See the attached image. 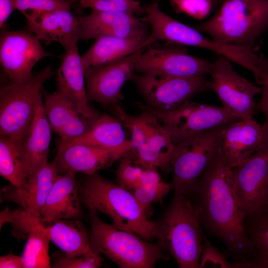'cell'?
I'll use <instances>...</instances> for the list:
<instances>
[{
    "label": "cell",
    "mask_w": 268,
    "mask_h": 268,
    "mask_svg": "<svg viewBox=\"0 0 268 268\" xmlns=\"http://www.w3.org/2000/svg\"><path fill=\"white\" fill-rule=\"evenodd\" d=\"M191 195L201 223L219 238L237 262L245 267L252 262L254 251L247 234L244 214L233 184L231 169L219 153L199 180Z\"/></svg>",
    "instance_id": "obj_1"
},
{
    "label": "cell",
    "mask_w": 268,
    "mask_h": 268,
    "mask_svg": "<svg viewBox=\"0 0 268 268\" xmlns=\"http://www.w3.org/2000/svg\"><path fill=\"white\" fill-rule=\"evenodd\" d=\"M78 192L81 202L88 209L109 216L120 229L148 241L156 238V222L148 219L146 210L132 192L97 173L86 175Z\"/></svg>",
    "instance_id": "obj_2"
},
{
    "label": "cell",
    "mask_w": 268,
    "mask_h": 268,
    "mask_svg": "<svg viewBox=\"0 0 268 268\" xmlns=\"http://www.w3.org/2000/svg\"><path fill=\"white\" fill-rule=\"evenodd\" d=\"M157 223V244L181 268H199L204 236L193 203L188 196L174 193Z\"/></svg>",
    "instance_id": "obj_3"
},
{
    "label": "cell",
    "mask_w": 268,
    "mask_h": 268,
    "mask_svg": "<svg viewBox=\"0 0 268 268\" xmlns=\"http://www.w3.org/2000/svg\"><path fill=\"white\" fill-rule=\"evenodd\" d=\"M90 221V243L92 250L104 255L122 268H151L169 257L157 244L120 229L100 219L97 212L88 209Z\"/></svg>",
    "instance_id": "obj_4"
},
{
    "label": "cell",
    "mask_w": 268,
    "mask_h": 268,
    "mask_svg": "<svg viewBox=\"0 0 268 268\" xmlns=\"http://www.w3.org/2000/svg\"><path fill=\"white\" fill-rule=\"evenodd\" d=\"M268 26V0H224L211 18L195 26L221 43L248 46Z\"/></svg>",
    "instance_id": "obj_5"
},
{
    "label": "cell",
    "mask_w": 268,
    "mask_h": 268,
    "mask_svg": "<svg viewBox=\"0 0 268 268\" xmlns=\"http://www.w3.org/2000/svg\"><path fill=\"white\" fill-rule=\"evenodd\" d=\"M223 126L194 134L175 145L170 159L174 193L191 195L219 153Z\"/></svg>",
    "instance_id": "obj_6"
},
{
    "label": "cell",
    "mask_w": 268,
    "mask_h": 268,
    "mask_svg": "<svg viewBox=\"0 0 268 268\" xmlns=\"http://www.w3.org/2000/svg\"><path fill=\"white\" fill-rule=\"evenodd\" d=\"M114 106L117 117L131 132L132 156L144 168L171 170L170 159L175 145L157 117L146 109H141L137 116H131L117 104Z\"/></svg>",
    "instance_id": "obj_7"
},
{
    "label": "cell",
    "mask_w": 268,
    "mask_h": 268,
    "mask_svg": "<svg viewBox=\"0 0 268 268\" xmlns=\"http://www.w3.org/2000/svg\"><path fill=\"white\" fill-rule=\"evenodd\" d=\"M54 74L47 66L29 81L8 83L0 91V135L20 141L25 138L34 119L37 100L44 82Z\"/></svg>",
    "instance_id": "obj_8"
},
{
    "label": "cell",
    "mask_w": 268,
    "mask_h": 268,
    "mask_svg": "<svg viewBox=\"0 0 268 268\" xmlns=\"http://www.w3.org/2000/svg\"><path fill=\"white\" fill-rule=\"evenodd\" d=\"M148 107L161 112L172 111L195 95L209 89L202 75L178 76L157 71L133 74L131 79Z\"/></svg>",
    "instance_id": "obj_9"
},
{
    "label": "cell",
    "mask_w": 268,
    "mask_h": 268,
    "mask_svg": "<svg viewBox=\"0 0 268 268\" xmlns=\"http://www.w3.org/2000/svg\"><path fill=\"white\" fill-rule=\"evenodd\" d=\"M140 109L153 113L168 133L174 145L194 134L241 120L224 107L188 100L177 109L161 112L137 102Z\"/></svg>",
    "instance_id": "obj_10"
},
{
    "label": "cell",
    "mask_w": 268,
    "mask_h": 268,
    "mask_svg": "<svg viewBox=\"0 0 268 268\" xmlns=\"http://www.w3.org/2000/svg\"><path fill=\"white\" fill-rule=\"evenodd\" d=\"M29 31H2L0 36V63L11 84L30 80L35 65L51 54Z\"/></svg>",
    "instance_id": "obj_11"
},
{
    "label": "cell",
    "mask_w": 268,
    "mask_h": 268,
    "mask_svg": "<svg viewBox=\"0 0 268 268\" xmlns=\"http://www.w3.org/2000/svg\"><path fill=\"white\" fill-rule=\"evenodd\" d=\"M211 75L209 89L217 94L223 107L241 119L253 117L255 96L261 94L262 87L238 74L230 61L223 56L213 64Z\"/></svg>",
    "instance_id": "obj_12"
},
{
    "label": "cell",
    "mask_w": 268,
    "mask_h": 268,
    "mask_svg": "<svg viewBox=\"0 0 268 268\" xmlns=\"http://www.w3.org/2000/svg\"><path fill=\"white\" fill-rule=\"evenodd\" d=\"M234 190L245 217L263 209L268 194V148L231 169Z\"/></svg>",
    "instance_id": "obj_13"
},
{
    "label": "cell",
    "mask_w": 268,
    "mask_h": 268,
    "mask_svg": "<svg viewBox=\"0 0 268 268\" xmlns=\"http://www.w3.org/2000/svg\"><path fill=\"white\" fill-rule=\"evenodd\" d=\"M144 49L115 62L84 71L88 100L117 104L124 98L121 89L131 79L138 59Z\"/></svg>",
    "instance_id": "obj_14"
},
{
    "label": "cell",
    "mask_w": 268,
    "mask_h": 268,
    "mask_svg": "<svg viewBox=\"0 0 268 268\" xmlns=\"http://www.w3.org/2000/svg\"><path fill=\"white\" fill-rule=\"evenodd\" d=\"M213 64L189 55L182 47H150L140 54L135 71H157L178 76L211 74Z\"/></svg>",
    "instance_id": "obj_15"
},
{
    "label": "cell",
    "mask_w": 268,
    "mask_h": 268,
    "mask_svg": "<svg viewBox=\"0 0 268 268\" xmlns=\"http://www.w3.org/2000/svg\"><path fill=\"white\" fill-rule=\"evenodd\" d=\"M265 141L262 125L253 117L241 119L223 126L219 155L224 163L233 169L263 147Z\"/></svg>",
    "instance_id": "obj_16"
},
{
    "label": "cell",
    "mask_w": 268,
    "mask_h": 268,
    "mask_svg": "<svg viewBox=\"0 0 268 268\" xmlns=\"http://www.w3.org/2000/svg\"><path fill=\"white\" fill-rule=\"evenodd\" d=\"M23 14L27 19L28 31L40 40L58 42L66 50L81 39L80 17L69 10L27 11Z\"/></svg>",
    "instance_id": "obj_17"
},
{
    "label": "cell",
    "mask_w": 268,
    "mask_h": 268,
    "mask_svg": "<svg viewBox=\"0 0 268 268\" xmlns=\"http://www.w3.org/2000/svg\"><path fill=\"white\" fill-rule=\"evenodd\" d=\"M59 173L53 162L45 164L21 187L11 185L2 190V198L18 204L30 216L41 221V210Z\"/></svg>",
    "instance_id": "obj_18"
},
{
    "label": "cell",
    "mask_w": 268,
    "mask_h": 268,
    "mask_svg": "<svg viewBox=\"0 0 268 268\" xmlns=\"http://www.w3.org/2000/svg\"><path fill=\"white\" fill-rule=\"evenodd\" d=\"M129 154L84 144H74L57 150L53 162L59 175L71 172L88 175L109 167Z\"/></svg>",
    "instance_id": "obj_19"
},
{
    "label": "cell",
    "mask_w": 268,
    "mask_h": 268,
    "mask_svg": "<svg viewBox=\"0 0 268 268\" xmlns=\"http://www.w3.org/2000/svg\"><path fill=\"white\" fill-rule=\"evenodd\" d=\"M56 81L57 90L72 101L84 118L94 121L99 117L88 103L84 71L77 45L65 50L57 70Z\"/></svg>",
    "instance_id": "obj_20"
},
{
    "label": "cell",
    "mask_w": 268,
    "mask_h": 268,
    "mask_svg": "<svg viewBox=\"0 0 268 268\" xmlns=\"http://www.w3.org/2000/svg\"><path fill=\"white\" fill-rule=\"evenodd\" d=\"M81 39H97L105 36L126 37L148 31L142 20L134 14L92 10L80 17Z\"/></svg>",
    "instance_id": "obj_21"
},
{
    "label": "cell",
    "mask_w": 268,
    "mask_h": 268,
    "mask_svg": "<svg viewBox=\"0 0 268 268\" xmlns=\"http://www.w3.org/2000/svg\"><path fill=\"white\" fill-rule=\"evenodd\" d=\"M75 174L70 172L58 176L41 209V222L56 219H81L85 217Z\"/></svg>",
    "instance_id": "obj_22"
},
{
    "label": "cell",
    "mask_w": 268,
    "mask_h": 268,
    "mask_svg": "<svg viewBox=\"0 0 268 268\" xmlns=\"http://www.w3.org/2000/svg\"><path fill=\"white\" fill-rule=\"evenodd\" d=\"M121 121L104 114L99 116L82 135L59 143L57 150L74 144H84L105 149L131 154L132 143L129 139Z\"/></svg>",
    "instance_id": "obj_23"
},
{
    "label": "cell",
    "mask_w": 268,
    "mask_h": 268,
    "mask_svg": "<svg viewBox=\"0 0 268 268\" xmlns=\"http://www.w3.org/2000/svg\"><path fill=\"white\" fill-rule=\"evenodd\" d=\"M149 34L148 31L126 37L105 36L96 39L81 56L84 71L115 62L144 49Z\"/></svg>",
    "instance_id": "obj_24"
},
{
    "label": "cell",
    "mask_w": 268,
    "mask_h": 268,
    "mask_svg": "<svg viewBox=\"0 0 268 268\" xmlns=\"http://www.w3.org/2000/svg\"><path fill=\"white\" fill-rule=\"evenodd\" d=\"M42 93L38 97L34 119L23 141L28 177L48 162L52 128L45 111Z\"/></svg>",
    "instance_id": "obj_25"
},
{
    "label": "cell",
    "mask_w": 268,
    "mask_h": 268,
    "mask_svg": "<svg viewBox=\"0 0 268 268\" xmlns=\"http://www.w3.org/2000/svg\"><path fill=\"white\" fill-rule=\"evenodd\" d=\"M41 223L50 241L62 251L65 256L74 257L92 251L90 233L80 219H56Z\"/></svg>",
    "instance_id": "obj_26"
},
{
    "label": "cell",
    "mask_w": 268,
    "mask_h": 268,
    "mask_svg": "<svg viewBox=\"0 0 268 268\" xmlns=\"http://www.w3.org/2000/svg\"><path fill=\"white\" fill-rule=\"evenodd\" d=\"M23 141L0 137V174L15 187L23 186L28 177Z\"/></svg>",
    "instance_id": "obj_27"
},
{
    "label": "cell",
    "mask_w": 268,
    "mask_h": 268,
    "mask_svg": "<svg viewBox=\"0 0 268 268\" xmlns=\"http://www.w3.org/2000/svg\"><path fill=\"white\" fill-rule=\"evenodd\" d=\"M244 226L254 251L247 268H268V213L260 211L247 216Z\"/></svg>",
    "instance_id": "obj_28"
},
{
    "label": "cell",
    "mask_w": 268,
    "mask_h": 268,
    "mask_svg": "<svg viewBox=\"0 0 268 268\" xmlns=\"http://www.w3.org/2000/svg\"><path fill=\"white\" fill-rule=\"evenodd\" d=\"M50 239L44 226L39 222L34 226L27 237L21 257L24 268H50L49 255Z\"/></svg>",
    "instance_id": "obj_29"
},
{
    "label": "cell",
    "mask_w": 268,
    "mask_h": 268,
    "mask_svg": "<svg viewBox=\"0 0 268 268\" xmlns=\"http://www.w3.org/2000/svg\"><path fill=\"white\" fill-rule=\"evenodd\" d=\"M172 189L171 183L164 182L156 167L145 169L139 185L132 192L147 210L153 203L161 202Z\"/></svg>",
    "instance_id": "obj_30"
},
{
    "label": "cell",
    "mask_w": 268,
    "mask_h": 268,
    "mask_svg": "<svg viewBox=\"0 0 268 268\" xmlns=\"http://www.w3.org/2000/svg\"><path fill=\"white\" fill-rule=\"evenodd\" d=\"M43 93L46 116L52 130L59 134L70 119L79 113L72 101L57 90L52 93L44 91Z\"/></svg>",
    "instance_id": "obj_31"
},
{
    "label": "cell",
    "mask_w": 268,
    "mask_h": 268,
    "mask_svg": "<svg viewBox=\"0 0 268 268\" xmlns=\"http://www.w3.org/2000/svg\"><path fill=\"white\" fill-rule=\"evenodd\" d=\"M145 169L131 155L122 157L116 173L118 184L132 192L139 185Z\"/></svg>",
    "instance_id": "obj_32"
},
{
    "label": "cell",
    "mask_w": 268,
    "mask_h": 268,
    "mask_svg": "<svg viewBox=\"0 0 268 268\" xmlns=\"http://www.w3.org/2000/svg\"><path fill=\"white\" fill-rule=\"evenodd\" d=\"M79 3L82 7L101 11L144 13V7L136 0H80Z\"/></svg>",
    "instance_id": "obj_33"
},
{
    "label": "cell",
    "mask_w": 268,
    "mask_h": 268,
    "mask_svg": "<svg viewBox=\"0 0 268 268\" xmlns=\"http://www.w3.org/2000/svg\"><path fill=\"white\" fill-rule=\"evenodd\" d=\"M40 222L21 207L13 211L5 208L0 212V227L4 223H10L13 235L18 238L27 237L33 227Z\"/></svg>",
    "instance_id": "obj_34"
},
{
    "label": "cell",
    "mask_w": 268,
    "mask_h": 268,
    "mask_svg": "<svg viewBox=\"0 0 268 268\" xmlns=\"http://www.w3.org/2000/svg\"><path fill=\"white\" fill-rule=\"evenodd\" d=\"M170 1L177 12L185 13L197 19H201L208 15L214 3V0H170Z\"/></svg>",
    "instance_id": "obj_35"
},
{
    "label": "cell",
    "mask_w": 268,
    "mask_h": 268,
    "mask_svg": "<svg viewBox=\"0 0 268 268\" xmlns=\"http://www.w3.org/2000/svg\"><path fill=\"white\" fill-rule=\"evenodd\" d=\"M101 255L93 251L83 255L68 257L62 254L52 264L54 268H97L102 264Z\"/></svg>",
    "instance_id": "obj_36"
},
{
    "label": "cell",
    "mask_w": 268,
    "mask_h": 268,
    "mask_svg": "<svg viewBox=\"0 0 268 268\" xmlns=\"http://www.w3.org/2000/svg\"><path fill=\"white\" fill-rule=\"evenodd\" d=\"M14 3L15 9L22 13L27 11L70 10V5L67 0H14Z\"/></svg>",
    "instance_id": "obj_37"
},
{
    "label": "cell",
    "mask_w": 268,
    "mask_h": 268,
    "mask_svg": "<svg viewBox=\"0 0 268 268\" xmlns=\"http://www.w3.org/2000/svg\"><path fill=\"white\" fill-rule=\"evenodd\" d=\"M94 121H89L78 113L65 125L60 134L59 143L74 139L85 133Z\"/></svg>",
    "instance_id": "obj_38"
},
{
    "label": "cell",
    "mask_w": 268,
    "mask_h": 268,
    "mask_svg": "<svg viewBox=\"0 0 268 268\" xmlns=\"http://www.w3.org/2000/svg\"><path fill=\"white\" fill-rule=\"evenodd\" d=\"M261 70L265 76L262 85L261 98L260 102L256 104L255 109L262 111L265 116V121L262 125L265 137V144H268V59L264 58Z\"/></svg>",
    "instance_id": "obj_39"
},
{
    "label": "cell",
    "mask_w": 268,
    "mask_h": 268,
    "mask_svg": "<svg viewBox=\"0 0 268 268\" xmlns=\"http://www.w3.org/2000/svg\"><path fill=\"white\" fill-rule=\"evenodd\" d=\"M0 268H24L23 259L11 253L0 257Z\"/></svg>",
    "instance_id": "obj_40"
},
{
    "label": "cell",
    "mask_w": 268,
    "mask_h": 268,
    "mask_svg": "<svg viewBox=\"0 0 268 268\" xmlns=\"http://www.w3.org/2000/svg\"><path fill=\"white\" fill-rule=\"evenodd\" d=\"M15 9L14 0H0V27L2 28L5 22Z\"/></svg>",
    "instance_id": "obj_41"
},
{
    "label": "cell",
    "mask_w": 268,
    "mask_h": 268,
    "mask_svg": "<svg viewBox=\"0 0 268 268\" xmlns=\"http://www.w3.org/2000/svg\"><path fill=\"white\" fill-rule=\"evenodd\" d=\"M260 211H263V212L268 213V196H267V198L265 205H264L263 209H262V210H261Z\"/></svg>",
    "instance_id": "obj_42"
},
{
    "label": "cell",
    "mask_w": 268,
    "mask_h": 268,
    "mask_svg": "<svg viewBox=\"0 0 268 268\" xmlns=\"http://www.w3.org/2000/svg\"><path fill=\"white\" fill-rule=\"evenodd\" d=\"M67 0L68 1L70 2H73L75 1L76 0Z\"/></svg>",
    "instance_id": "obj_43"
},
{
    "label": "cell",
    "mask_w": 268,
    "mask_h": 268,
    "mask_svg": "<svg viewBox=\"0 0 268 268\" xmlns=\"http://www.w3.org/2000/svg\"></svg>",
    "instance_id": "obj_44"
}]
</instances>
